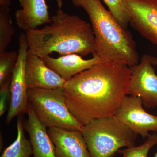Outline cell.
Instances as JSON below:
<instances>
[{
    "instance_id": "cell-19",
    "label": "cell",
    "mask_w": 157,
    "mask_h": 157,
    "mask_svg": "<svg viewBox=\"0 0 157 157\" xmlns=\"http://www.w3.org/2000/svg\"><path fill=\"white\" fill-rule=\"evenodd\" d=\"M118 22L126 29L129 24L128 14L123 0H103Z\"/></svg>"
},
{
    "instance_id": "cell-7",
    "label": "cell",
    "mask_w": 157,
    "mask_h": 157,
    "mask_svg": "<svg viewBox=\"0 0 157 157\" xmlns=\"http://www.w3.org/2000/svg\"><path fill=\"white\" fill-rule=\"evenodd\" d=\"M151 56L144 55L131 70L128 95L139 97L147 108L157 107V74Z\"/></svg>"
},
{
    "instance_id": "cell-23",
    "label": "cell",
    "mask_w": 157,
    "mask_h": 157,
    "mask_svg": "<svg viewBox=\"0 0 157 157\" xmlns=\"http://www.w3.org/2000/svg\"><path fill=\"white\" fill-rule=\"evenodd\" d=\"M152 63L153 64V65H157V58L154 57L152 59Z\"/></svg>"
},
{
    "instance_id": "cell-12",
    "label": "cell",
    "mask_w": 157,
    "mask_h": 157,
    "mask_svg": "<svg viewBox=\"0 0 157 157\" xmlns=\"http://www.w3.org/2000/svg\"><path fill=\"white\" fill-rule=\"evenodd\" d=\"M41 58L48 67L66 81L95 65L104 61L95 53L89 59H84L76 54L62 56L57 58L47 55Z\"/></svg>"
},
{
    "instance_id": "cell-14",
    "label": "cell",
    "mask_w": 157,
    "mask_h": 157,
    "mask_svg": "<svg viewBox=\"0 0 157 157\" xmlns=\"http://www.w3.org/2000/svg\"><path fill=\"white\" fill-rule=\"evenodd\" d=\"M27 113L28 119L25 128L29 136L34 157H56L47 128L39 120L29 102Z\"/></svg>"
},
{
    "instance_id": "cell-24",
    "label": "cell",
    "mask_w": 157,
    "mask_h": 157,
    "mask_svg": "<svg viewBox=\"0 0 157 157\" xmlns=\"http://www.w3.org/2000/svg\"><path fill=\"white\" fill-rule=\"evenodd\" d=\"M154 157H157V152L155 154Z\"/></svg>"
},
{
    "instance_id": "cell-3",
    "label": "cell",
    "mask_w": 157,
    "mask_h": 157,
    "mask_svg": "<svg viewBox=\"0 0 157 157\" xmlns=\"http://www.w3.org/2000/svg\"><path fill=\"white\" fill-rule=\"evenodd\" d=\"M75 7L86 12L95 37L96 54L104 61L129 67L137 64L139 56L131 32L118 22L101 0H72Z\"/></svg>"
},
{
    "instance_id": "cell-5",
    "label": "cell",
    "mask_w": 157,
    "mask_h": 157,
    "mask_svg": "<svg viewBox=\"0 0 157 157\" xmlns=\"http://www.w3.org/2000/svg\"><path fill=\"white\" fill-rule=\"evenodd\" d=\"M63 88L28 90L29 103L39 120L46 128L82 131L83 126L68 109Z\"/></svg>"
},
{
    "instance_id": "cell-2",
    "label": "cell",
    "mask_w": 157,
    "mask_h": 157,
    "mask_svg": "<svg viewBox=\"0 0 157 157\" xmlns=\"http://www.w3.org/2000/svg\"><path fill=\"white\" fill-rule=\"evenodd\" d=\"M50 25L25 32L28 52L41 58L57 52L62 56L76 54L81 56L96 53L91 25L77 15L58 9Z\"/></svg>"
},
{
    "instance_id": "cell-22",
    "label": "cell",
    "mask_w": 157,
    "mask_h": 157,
    "mask_svg": "<svg viewBox=\"0 0 157 157\" xmlns=\"http://www.w3.org/2000/svg\"><path fill=\"white\" fill-rule=\"evenodd\" d=\"M58 8L59 9H62L63 5V0H56Z\"/></svg>"
},
{
    "instance_id": "cell-16",
    "label": "cell",
    "mask_w": 157,
    "mask_h": 157,
    "mask_svg": "<svg viewBox=\"0 0 157 157\" xmlns=\"http://www.w3.org/2000/svg\"><path fill=\"white\" fill-rule=\"evenodd\" d=\"M14 33L10 9L0 7V53L6 51Z\"/></svg>"
},
{
    "instance_id": "cell-20",
    "label": "cell",
    "mask_w": 157,
    "mask_h": 157,
    "mask_svg": "<svg viewBox=\"0 0 157 157\" xmlns=\"http://www.w3.org/2000/svg\"><path fill=\"white\" fill-rule=\"evenodd\" d=\"M11 76L0 85V116H2L7 109L8 101L11 97L10 86Z\"/></svg>"
},
{
    "instance_id": "cell-9",
    "label": "cell",
    "mask_w": 157,
    "mask_h": 157,
    "mask_svg": "<svg viewBox=\"0 0 157 157\" xmlns=\"http://www.w3.org/2000/svg\"><path fill=\"white\" fill-rule=\"evenodd\" d=\"M133 28L157 45V0H123Z\"/></svg>"
},
{
    "instance_id": "cell-8",
    "label": "cell",
    "mask_w": 157,
    "mask_h": 157,
    "mask_svg": "<svg viewBox=\"0 0 157 157\" xmlns=\"http://www.w3.org/2000/svg\"><path fill=\"white\" fill-rule=\"evenodd\" d=\"M140 98L126 96L115 116L122 123L143 138L148 137L149 132H157V116L147 112Z\"/></svg>"
},
{
    "instance_id": "cell-17",
    "label": "cell",
    "mask_w": 157,
    "mask_h": 157,
    "mask_svg": "<svg viewBox=\"0 0 157 157\" xmlns=\"http://www.w3.org/2000/svg\"><path fill=\"white\" fill-rule=\"evenodd\" d=\"M157 144V134L154 133L150 134L141 145L120 149L117 153L122 155L123 157H147L151 149Z\"/></svg>"
},
{
    "instance_id": "cell-1",
    "label": "cell",
    "mask_w": 157,
    "mask_h": 157,
    "mask_svg": "<svg viewBox=\"0 0 157 157\" xmlns=\"http://www.w3.org/2000/svg\"><path fill=\"white\" fill-rule=\"evenodd\" d=\"M131 74L127 65L107 61L79 73L63 88L68 109L83 126L115 115L128 95Z\"/></svg>"
},
{
    "instance_id": "cell-10",
    "label": "cell",
    "mask_w": 157,
    "mask_h": 157,
    "mask_svg": "<svg viewBox=\"0 0 157 157\" xmlns=\"http://www.w3.org/2000/svg\"><path fill=\"white\" fill-rule=\"evenodd\" d=\"M25 75L28 90L54 89L63 87L67 82L48 67L41 58L29 52Z\"/></svg>"
},
{
    "instance_id": "cell-4",
    "label": "cell",
    "mask_w": 157,
    "mask_h": 157,
    "mask_svg": "<svg viewBox=\"0 0 157 157\" xmlns=\"http://www.w3.org/2000/svg\"><path fill=\"white\" fill-rule=\"evenodd\" d=\"M81 132L91 157H113L121 147L135 146L137 135L115 116L94 120Z\"/></svg>"
},
{
    "instance_id": "cell-11",
    "label": "cell",
    "mask_w": 157,
    "mask_h": 157,
    "mask_svg": "<svg viewBox=\"0 0 157 157\" xmlns=\"http://www.w3.org/2000/svg\"><path fill=\"white\" fill-rule=\"evenodd\" d=\"M48 132L56 157H91L81 131L50 128Z\"/></svg>"
},
{
    "instance_id": "cell-18",
    "label": "cell",
    "mask_w": 157,
    "mask_h": 157,
    "mask_svg": "<svg viewBox=\"0 0 157 157\" xmlns=\"http://www.w3.org/2000/svg\"><path fill=\"white\" fill-rule=\"evenodd\" d=\"M18 57V52L14 51L0 53V85L11 76Z\"/></svg>"
},
{
    "instance_id": "cell-21",
    "label": "cell",
    "mask_w": 157,
    "mask_h": 157,
    "mask_svg": "<svg viewBox=\"0 0 157 157\" xmlns=\"http://www.w3.org/2000/svg\"><path fill=\"white\" fill-rule=\"evenodd\" d=\"M11 4V0H0V7L9 8Z\"/></svg>"
},
{
    "instance_id": "cell-15",
    "label": "cell",
    "mask_w": 157,
    "mask_h": 157,
    "mask_svg": "<svg viewBox=\"0 0 157 157\" xmlns=\"http://www.w3.org/2000/svg\"><path fill=\"white\" fill-rule=\"evenodd\" d=\"M17 138L6 148L1 157H30L33 154L30 140L25 135L22 114L18 116L17 121Z\"/></svg>"
},
{
    "instance_id": "cell-6",
    "label": "cell",
    "mask_w": 157,
    "mask_h": 157,
    "mask_svg": "<svg viewBox=\"0 0 157 157\" xmlns=\"http://www.w3.org/2000/svg\"><path fill=\"white\" fill-rule=\"evenodd\" d=\"M18 57L12 74L10 86V104L6 123L9 124L15 117L27 113L29 107L28 89L25 80V66L29 44L25 34L21 33L18 38Z\"/></svg>"
},
{
    "instance_id": "cell-13",
    "label": "cell",
    "mask_w": 157,
    "mask_h": 157,
    "mask_svg": "<svg viewBox=\"0 0 157 157\" xmlns=\"http://www.w3.org/2000/svg\"><path fill=\"white\" fill-rule=\"evenodd\" d=\"M21 9L15 12V18L19 28L25 32L51 22L45 0H19Z\"/></svg>"
}]
</instances>
